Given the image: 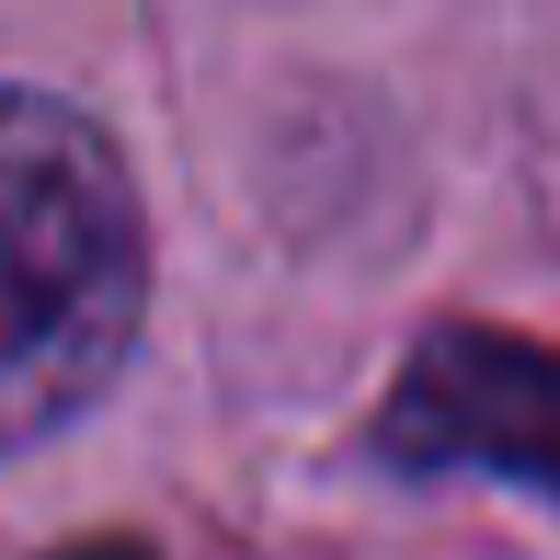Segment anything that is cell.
Instances as JSON below:
<instances>
[{
    "label": "cell",
    "mask_w": 560,
    "mask_h": 560,
    "mask_svg": "<svg viewBox=\"0 0 560 560\" xmlns=\"http://www.w3.org/2000/svg\"><path fill=\"white\" fill-rule=\"evenodd\" d=\"M69 560H149V549H138V538H81Z\"/></svg>",
    "instance_id": "obj_3"
},
{
    "label": "cell",
    "mask_w": 560,
    "mask_h": 560,
    "mask_svg": "<svg viewBox=\"0 0 560 560\" xmlns=\"http://www.w3.org/2000/svg\"><path fill=\"white\" fill-rule=\"evenodd\" d=\"M149 310V229L115 138L58 92L0 81V457L115 389Z\"/></svg>",
    "instance_id": "obj_1"
},
{
    "label": "cell",
    "mask_w": 560,
    "mask_h": 560,
    "mask_svg": "<svg viewBox=\"0 0 560 560\" xmlns=\"http://www.w3.org/2000/svg\"><path fill=\"white\" fill-rule=\"evenodd\" d=\"M377 446L400 469H492L560 503V343L515 332H423Z\"/></svg>",
    "instance_id": "obj_2"
}]
</instances>
